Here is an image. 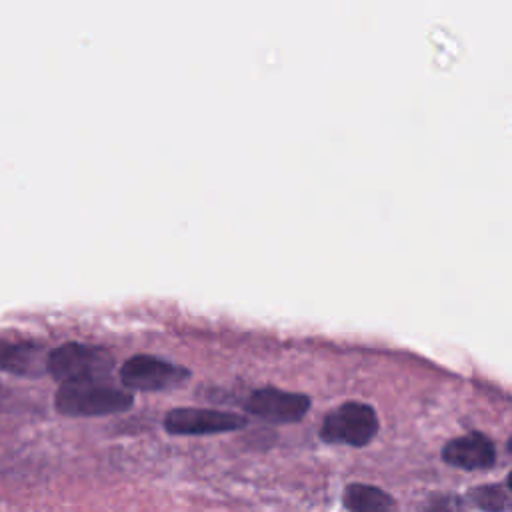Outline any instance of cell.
<instances>
[{"label":"cell","mask_w":512,"mask_h":512,"mask_svg":"<svg viewBox=\"0 0 512 512\" xmlns=\"http://www.w3.org/2000/svg\"><path fill=\"white\" fill-rule=\"evenodd\" d=\"M54 404L64 416H106L128 410L134 396L108 380H70L60 382Z\"/></svg>","instance_id":"cell-1"},{"label":"cell","mask_w":512,"mask_h":512,"mask_svg":"<svg viewBox=\"0 0 512 512\" xmlns=\"http://www.w3.org/2000/svg\"><path fill=\"white\" fill-rule=\"evenodd\" d=\"M114 368L112 354L102 346L66 342L46 354L44 370L60 380H106Z\"/></svg>","instance_id":"cell-2"},{"label":"cell","mask_w":512,"mask_h":512,"mask_svg":"<svg viewBox=\"0 0 512 512\" xmlns=\"http://www.w3.org/2000/svg\"><path fill=\"white\" fill-rule=\"evenodd\" d=\"M380 422L376 410L358 400H348L334 410H330L318 430L320 440L326 444H344L352 448H362L374 440Z\"/></svg>","instance_id":"cell-3"},{"label":"cell","mask_w":512,"mask_h":512,"mask_svg":"<svg viewBox=\"0 0 512 512\" xmlns=\"http://www.w3.org/2000/svg\"><path fill=\"white\" fill-rule=\"evenodd\" d=\"M190 378V370L150 356V354H136L128 358L120 368V380L124 388L132 390H144V392H158V390H170L176 386H182Z\"/></svg>","instance_id":"cell-4"},{"label":"cell","mask_w":512,"mask_h":512,"mask_svg":"<svg viewBox=\"0 0 512 512\" xmlns=\"http://www.w3.org/2000/svg\"><path fill=\"white\" fill-rule=\"evenodd\" d=\"M246 424V416L212 408H174L164 416V430L172 436L222 434L240 430Z\"/></svg>","instance_id":"cell-5"},{"label":"cell","mask_w":512,"mask_h":512,"mask_svg":"<svg viewBox=\"0 0 512 512\" xmlns=\"http://www.w3.org/2000/svg\"><path fill=\"white\" fill-rule=\"evenodd\" d=\"M244 408L252 416L270 424H294L300 422L310 410V398L300 392L264 386L248 396Z\"/></svg>","instance_id":"cell-6"},{"label":"cell","mask_w":512,"mask_h":512,"mask_svg":"<svg viewBox=\"0 0 512 512\" xmlns=\"http://www.w3.org/2000/svg\"><path fill=\"white\" fill-rule=\"evenodd\" d=\"M440 458L444 464L452 468L478 472V470H490L496 466L498 450L490 436H486L484 432L472 430L468 434L448 440L442 446Z\"/></svg>","instance_id":"cell-7"},{"label":"cell","mask_w":512,"mask_h":512,"mask_svg":"<svg viewBox=\"0 0 512 512\" xmlns=\"http://www.w3.org/2000/svg\"><path fill=\"white\" fill-rule=\"evenodd\" d=\"M342 506L346 512H398V502L390 492L366 482L346 484Z\"/></svg>","instance_id":"cell-8"},{"label":"cell","mask_w":512,"mask_h":512,"mask_svg":"<svg viewBox=\"0 0 512 512\" xmlns=\"http://www.w3.org/2000/svg\"><path fill=\"white\" fill-rule=\"evenodd\" d=\"M42 348L34 342H16L8 344L0 352V366L8 372L20 376H32L40 370Z\"/></svg>","instance_id":"cell-9"},{"label":"cell","mask_w":512,"mask_h":512,"mask_svg":"<svg viewBox=\"0 0 512 512\" xmlns=\"http://www.w3.org/2000/svg\"><path fill=\"white\" fill-rule=\"evenodd\" d=\"M466 504L478 508L480 512H510V490L508 482H486L472 486L466 496Z\"/></svg>","instance_id":"cell-10"},{"label":"cell","mask_w":512,"mask_h":512,"mask_svg":"<svg viewBox=\"0 0 512 512\" xmlns=\"http://www.w3.org/2000/svg\"><path fill=\"white\" fill-rule=\"evenodd\" d=\"M416 512H468V504L464 496L458 492L436 490L430 492L418 506Z\"/></svg>","instance_id":"cell-11"}]
</instances>
